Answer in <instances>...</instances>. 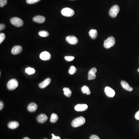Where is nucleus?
<instances>
[{
	"label": "nucleus",
	"mask_w": 139,
	"mask_h": 139,
	"mask_svg": "<svg viewBox=\"0 0 139 139\" xmlns=\"http://www.w3.org/2000/svg\"><path fill=\"white\" fill-rule=\"evenodd\" d=\"M97 69L95 68H93L91 69L89 72L88 79L89 80L95 79L96 77L95 74L97 72Z\"/></svg>",
	"instance_id": "8"
},
{
	"label": "nucleus",
	"mask_w": 139,
	"mask_h": 139,
	"mask_svg": "<svg viewBox=\"0 0 139 139\" xmlns=\"http://www.w3.org/2000/svg\"><path fill=\"white\" fill-rule=\"evenodd\" d=\"M39 35L43 37H46L49 36L48 32L45 31H41L38 33Z\"/></svg>",
	"instance_id": "24"
},
{
	"label": "nucleus",
	"mask_w": 139,
	"mask_h": 139,
	"mask_svg": "<svg viewBox=\"0 0 139 139\" xmlns=\"http://www.w3.org/2000/svg\"><path fill=\"white\" fill-rule=\"evenodd\" d=\"M120 10L119 6L117 5H114L110 9L109 15L111 17L115 18L117 16Z\"/></svg>",
	"instance_id": "4"
},
{
	"label": "nucleus",
	"mask_w": 139,
	"mask_h": 139,
	"mask_svg": "<svg viewBox=\"0 0 139 139\" xmlns=\"http://www.w3.org/2000/svg\"><path fill=\"white\" fill-rule=\"evenodd\" d=\"M58 118L57 114H56L55 113H53L50 118V122L53 123H56L58 121Z\"/></svg>",
	"instance_id": "22"
},
{
	"label": "nucleus",
	"mask_w": 139,
	"mask_h": 139,
	"mask_svg": "<svg viewBox=\"0 0 139 139\" xmlns=\"http://www.w3.org/2000/svg\"><path fill=\"white\" fill-rule=\"evenodd\" d=\"M3 103L2 102V101H0V110H2L3 108Z\"/></svg>",
	"instance_id": "34"
},
{
	"label": "nucleus",
	"mask_w": 139,
	"mask_h": 139,
	"mask_svg": "<svg viewBox=\"0 0 139 139\" xmlns=\"http://www.w3.org/2000/svg\"><path fill=\"white\" fill-rule=\"evenodd\" d=\"M7 0H0V7H2L7 3Z\"/></svg>",
	"instance_id": "28"
},
{
	"label": "nucleus",
	"mask_w": 139,
	"mask_h": 139,
	"mask_svg": "<svg viewBox=\"0 0 139 139\" xmlns=\"http://www.w3.org/2000/svg\"><path fill=\"white\" fill-rule=\"evenodd\" d=\"M138 72H139V68H138Z\"/></svg>",
	"instance_id": "36"
},
{
	"label": "nucleus",
	"mask_w": 139,
	"mask_h": 139,
	"mask_svg": "<svg viewBox=\"0 0 139 139\" xmlns=\"http://www.w3.org/2000/svg\"><path fill=\"white\" fill-rule=\"evenodd\" d=\"M46 139V138H45V139Z\"/></svg>",
	"instance_id": "37"
},
{
	"label": "nucleus",
	"mask_w": 139,
	"mask_h": 139,
	"mask_svg": "<svg viewBox=\"0 0 139 139\" xmlns=\"http://www.w3.org/2000/svg\"><path fill=\"white\" fill-rule=\"evenodd\" d=\"M77 71V69L74 66H71L70 69H69L68 72L70 75H73Z\"/></svg>",
	"instance_id": "25"
},
{
	"label": "nucleus",
	"mask_w": 139,
	"mask_h": 139,
	"mask_svg": "<svg viewBox=\"0 0 139 139\" xmlns=\"http://www.w3.org/2000/svg\"><path fill=\"white\" fill-rule=\"evenodd\" d=\"M5 28V25L4 24H0V30L2 31Z\"/></svg>",
	"instance_id": "33"
},
{
	"label": "nucleus",
	"mask_w": 139,
	"mask_h": 139,
	"mask_svg": "<svg viewBox=\"0 0 139 139\" xmlns=\"http://www.w3.org/2000/svg\"><path fill=\"white\" fill-rule=\"evenodd\" d=\"M63 91H64V94L65 95V96L68 97H69L71 96L72 91H70V89L69 88L65 87L63 89Z\"/></svg>",
	"instance_id": "21"
},
{
	"label": "nucleus",
	"mask_w": 139,
	"mask_h": 139,
	"mask_svg": "<svg viewBox=\"0 0 139 139\" xmlns=\"http://www.w3.org/2000/svg\"><path fill=\"white\" fill-rule=\"evenodd\" d=\"M19 126V124L16 121H11L8 124V127L9 129H15L18 128Z\"/></svg>",
	"instance_id": "18"
},
{
	"label": "nucleus",
	"mask_w": 139,
	"mask_h": 139,
	"mask_svg": "<svg viewBox=\"0 0 139 139\" xmlns=\"http://www.w3.org/2000/svg\"><path fill=\"white\" fill-rule=\"evenodd\" d=\"M25 72L28 75H31L34 74L35 72V70L33 68L28 67L26 69Z\"/></svg>",
	"instance_id": "23"
},
{
	"label": "nucleus",
	"mask_w": 139,
	"mask_h": 139,
	"mask_svg": "<svg viewBox=\"0 0 139 139\" xmlns=\"http://www.w3.org/2000/svg\"><path fill=\"white\" fill-rule=\"evenodd\" d=\"M18 86V81L15 79L10 80L7 84V88L10 91L14 90Z\"/></svg>",
	"instance_id": "3"
},
{
	"label": "nucleus",
	"mask_w": 139,
	"mask_h": 139,
	"mask_svg": "<svg viewBox=\"0 0 139 139\" xmlns=\"http://www.w3.org/2000/svg\"><path fill=\"white\" fill-rule=\"evenodd\" d=\"M115 43V39L114 37L111 36L108 38L104 42V46L105 48L109 49L114 46Z\"/></svg>",
	"instance_id": "2"
},
{
	"label": "nucleus",
	"mask_w": 139,
	"mask_h": 139,
	"mask_svg": "<svg viewBox=\"0 0 139 139\" xmlns=\"http://www.w3.org/2000/svg\"><path fill=\"white\" fill-rule=\"evenodd\" d=\"M37 105L36 104L33 103V102H32L28 105V111L30 112H34L36 111L37 110Z\"/></svg>",
	"instance_id": "17"
},
{
	"label": "nucleus",
	"mask_w": 139,
	"mask_h": 139,
	"mask_svg": "<svg viewBox=\"0 0 139 139\" xmlns=\"http://www.w3.org/2000/svg\"><path fill=\"white\" fill-rule=\"evenodd\" d=\"M40 0H26V2L28 4H33L40 1Z\"/></svg>",
	"instance_id": "27"
},
{
	"label": "nucleus",
	"mask_w": 139,
	"mask_h": 139,
	"mask_svg": "<svg viewBox=\"0 0 139 139\" xmlns=\"http://www.w3.org/2000/svg\"><path fill=\"white\" fill-rule=\"evenodd\" d=\"M23 139H30V138H28V137H25L24 138H23Z\"/></svg>",
	"instance_id": "35"
},
{
	"label": "nucleus",
	"mask_w": 139,
	"mask_h": 139,
	"mask_svg": "<svg viewBox=\"0 0 139 139\" xmlns=\"http://www.w3.org/2000/svg\"><path fill=\"white\" fill-rule=\"evenodd\" d=\"M65 59L68 61H72L74 59V57L72 56H65Z\"/></svg>",
	"instance_id": "29"
},
{
	"label": "nucleus",
	"mask_w": 139,
	"mask_h": 139,
	"mask_svg": "<svg viewBox=\"0 0 139 139\" xmlns=\"http://www.w3.org/2000/svg\"><path fill=\"white\" fill-rule=\"evenodd\" d=\"M104 92L105 95L109 97H113L115 95V92L114 90L109 87H105Z\"/></svg>",
	"instance_id": "7"
},
{
	"label": "nucleus",
	"mask_w": 139,
	"mask_h": 139,
	"mask_svg": "<svg viewBox=\"0 0 139 139\" xmlns=\"http://www.w3.org/2000/svg\"><path fill=\"white\" fill-rule=\"evenodd\" d=\"M90 139H100L97 135H93L91 136L90 138Z\"/></svg>",
	"instance_id": "30"
},
{
	"label": "nucleus",
	"mask_w": 139,
	"mask_h": 139,
	"mask_svg": "<svg viewBox=\"0 0 139 139\" xmlns=\"http://www.w3.org/2000/svg\"><path fill=\"white\" fill-rule=\"evenodd\" d=\"M82 92L83 93H86L87 95H89L91 94V92L88 87L86 86H84L82 87Z\"/></svg>",
	"instance_id": "20"
},
{
	"label": "nucleus",
	"mask_w": 139,
	"mask_h": 139,
	"mask_svg": "<svg viewBox=\"0 0 139 139\" xmlns=\"http://www.w3.org/2000/svg\"><path fill=\"white\" fill-rule=\"evenodd\" d=\"M61 13L62 15L65 17H72L74 14V11L73 10L70 8H63L61 10Z\"/></svg>",
	"instance_id": "6"
},
{
	"label": "nucleus",
	"mask_w": 139,
	"mask_h": 139,
	"mask_svg": "<svg viewBox=\"0 0 139 139\" xmlns=\"http://www.w3.org/2000/svg\"><path fill=\"white\" fill-rule=\"evenodd\" d=\"M5 36L4 34L3 33H1L0 34V44H1L2 42L5 39Z\"/></svg>",
	"instance_id": "26"
},
{
	"label": "nucleus",
	"mask_w": 139,
	"mask_h": 139,
	"mask_svg": "<svg viewBox=\"0 0 139 139\" xmlns=\"http://www.w3.org/2000/svg\"><path fill=\"white\" fill-rule=\"evenodd\" d=\"M22 51V47L20 46H16L12 48L11 50L12 53L14 55L20 53Z\"/></svg>",
	"instance_id": "16"
},
{
	"label": "nucleus",
	"mask_w": 139,
	"mask_h": 139,
	"mask_svg": "<svg viewBox=\"0 0 139 139\" xmlns=\"http://www.w3.org/2000/svg\"><path fill=\"white\" fill-rule=\"evenodd\" d=\"M11 23L17 27H20L23 25V22L20 18L17 17L12 18L10 20Z\"/></svg>",
	"instance_id": "5"
},
{
	"label": "nucleus",
	"mask_w": 139,
	"mask_h": 139,
	"mask_svg": "<svg viewBox=\"0 0 139 139\" xmlns=\"http://www.w3.org/2000/svg\"><path fill=\"white\" fill-rule=\"evenodd\" d=\"M45 17L42 16H37L33 18V21L36 23H38L41 24L44 23L45 22Z\"/></svg>",
	"instance_id": "14"
},
{
	"label": "nucleus",
	"mask_w": 139,
	"mask_h": 139,
	"mask_svg": "<svg viewBox=\"0 0 139 139\" xmlns=\"http://www.w3.org/2000/svg\"><path fill=\"white\" fill-rule=\"evenodd\" d=\"M40 58L43 60L47 61L50 60L51 58L50 54L47 51H43L40 54Z\"/></svg>",
	"instance_id": "11"
},
{
	"label": "nucleus",
	"mask_w": 139,
	"mask_h": 139,
	"mask_svg": "<svg viewBox=\"0 0 139 139\" xmlns=\"http://www.w3.org/2000/svg\"><path fill=\"white\" fill-rule=\"evenodd\" d=\"M89 35L93 39L96 38L97 36V32L96 30H91L89 32Z\"/></svg>",
	"instance_id": "19"
},
{
	"label": "nucleus",
	"mask_w": 139,
	"mask_h": 139,
	"mask_svg": "<svg viewBox=\"0 0 139 139\" xmlns=\"http://www.w3.org/2000/svg\"><path fill=\"white\" fill-rule=\"evenodd\" d=\"M86 119L83 117L80 116L75 119L72 122V126L74 128H77L81 126L85 123Z\"/></svg>",
	"instance_id": "1"
},
{
	"label": "nucleus",
	"mask_w": 139,
	"mask_h": 139,
	"mask_svg": "<svg viewBox=\"0 0 139 139\" xmlns=\"http://www.w3.org/2000/svg\"><path fill=\"white\" fill-rule=\"evenodd\" d=\"M135 118L137 120L139 121V111L136 113V114L135 115Z\"/></svg>",
	"instance_id": "31"
},
{
	"label": "nucleus",
	"mask_w": 139,
	"mask_h": 139,
	"mask_svg": "<svg viewBox=\"0 0 139 139\" xmlns=\"http://www.w3.org/2000/svg\"><path fill=\"white\" fill-rule=\"evenodd\" d=\"M47 118V116L46 114H40L38 116L36 119L38 123H43L46 121Z\"/></svg>",
	"instance_id": "12"
},
{
	"label": "nucleus",
	"mask_w": 139,
	"mask_h": 139,
	"mask_svg": "<svg viewBox=\"0 0 139 139\" xmlns=\"http://www.w3.org/2000/svg\"><path fill=\"white\" fill-rule=\"evenodd\" d=\"M121 86L123 87V88L124 90H126V91H132L133 90L132 87H131L130 86V85L129 84H128L127 82L125 81H122L121 82Z\"/></svg>",
	"instance_id": "15"
},
{
	"label": "nucleus",
	"mask_w": 139,
	"mask_h": 139,
	"mask_svg": "<svg viewBox=\"0 0 139 139\" xmlns=\"http://www.w3.org/2000/svg\"><path fill=\"white\" fill-rule=\"evenodd\" d=\"M88 107V105L86 104H79L75 107V109L77 111H84L86 110Z\"/></svg>",
	"instance_id": "10"
},
{
	"label": "nucleus",
	"mask_w": 139,
	"mask_h": 139,
	"mask_svg": "<svg viewBox=\"0 0 139 139\" xmlns=\"http://www.w3.org/2000/svg\"><path fill=\"white\" fill-rule=\"evenodd\" d=\"M66 41L69 44L71 45H76L78 42V39L75 36H70L66 38Z\"/></svg>",
	"instance_id": "9"
},
{
	"label": "nucleus",
	"mask_w": 139,
	"mask_h": 139,
	"mask_svg": "<svg viewBox=\"0 0 139 139\" xmlns=\"http://www.w3.org/2000/svg\"><path fill=\"white\" fill-rule=\"evenodd\" d=\"M51 79L50 78H47L43 82L40 83L39 84V87L41 89H44L47 86H48L51 82Z\"/></svg>",
	"instance_id": "13"
},
{
	"label": "nucleus",
	"mask_w": 139,
	"mask_h": 139,
	"mask_svg": "<svg viewBox=\"0 0 139 139\" xmlns=\"http://www.w3.org/2000/svg\"><path fill=\"white\" fill-rule=\"evenodd\" d=\"M52 138L51 139H61L58 136H56L53 134H52Z\"/></svg>",
	"instance_id": "32"
}]
</instances>
